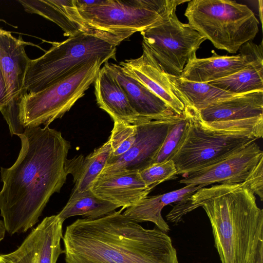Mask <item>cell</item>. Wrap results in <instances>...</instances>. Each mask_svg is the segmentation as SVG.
<instances>
[{
	"mask_svg": "<svg viewBox=\"0 0 263 263\" xmlns=\"http://www.w3.org/2000/svg\"><path fill=\"white\" fill-rule=\"evenodd\" d=\"M18 137L21 148L16 161L0 171V215L10 235L26 232L39 221L70 174L71 145L61 132L49 126L28 127Z\"/></svg>",
	"mask_w": 263,
	"mask_h": 263,
	"instance_id": "cell-1",
	"label": "cell"
},
{
	"mask_svg": "<svg viewBox=\"0 0 263 263\" xmlns=\"http://www.w3.org/2000/svg\"><path fill=\"white\" fill-rule=\"evenodd\" d=\"M123 210L67 226L62 238L66 263H178L170 236L144 228Z\"/></svg>",
	"mask_w": 263,
	"mask_h": 263,
	"instance_id": "cell-2",
	"label": "cell"
},
{
	"mask_svg": "<svg viewBox=\"0 0 263 263\" xmlns=\"http://www.w3.org/2000/svg\"><path fill=\"white\" fill-rule=\"evenodd\" d=\"M200 206L211 222L221 263H248L263 236V211L255 195L243 182L202 187L177 202L166 218L178 222Z\"/></svg>",
	"mask_w": 263,
	"mask_h": 263,
	"instance_id": "cell-3",
	"label": "cell"
},
{
	"mask_svg": "<svg viewBox=\"0 0 263 263\" xmlns=\"http://www.w3.org/2000/svg\"><path fill=\"white\" fill-rule=\"evenodd\" d=\"M187 0H69L64 8L82 31L115 46L159 23Z\"/></svg>",
	"mask_w": 263,
	"mask_h": 263,
	"instance_id": "cell-4",
	"label": "cell"
},
{
	"mask_svg": "<svg viewBox=\"0 0 263 263\" xmlns=\"http://www.w3.org/2000/svg\"><path fill=\"white\" fill-rule=\"evenodd\" d=\"M184 15L188 24L215 47L230 53L252 41L259 30L255 13L235 1H190Z\"/></svg>",
	"mask_w": 263,
	"mask_h": 263,
	"instance_id": "cell-5",
	"label": "cell"
},
{
	"mask_svg": "<svg viewBox=\"0 0 263 263\" xmlns=\"http://www.w3.org/2000/svg\"><path fill=\"white\" fill-rule=\"evenodd\" d=\"M116 50L114 45L84 32L63 42L52 43L41 57L30 59L24 78V92L42 90L94 59L116 60Z\"/></svg>",
	"mask_w": 263,
	"mask_h": 263,
	"instance_id": "cell-6",
	"label": "cell"
},
{
	"mask_svg": "<svg viewBox=\"0 0 263 263\" xmlns=\"http://www.w3.org/2000/svg\"><path fill=\"white\" fill-rule=\"evenodd\" d=\"M97 58L80 66L69 75L34 93L23 92L18 102V119L25 129L49 125L68 111L94 82L102 64Z\"/></svg>",
	"mask_w": 263,
	"mask_h": 263,
	"instance_id": "cell-7",
	"label": "cell"
},
{
	"mask_svg": "<svg viewBox=\"0 0 263 263\" xmlns=\"http://www.w3.org/2000/svg\"><path fill=\"white\" fill-rule=\"evenodd\" d=\"M188 126L183 142L172 158L177 175H184L215 164L255 141L252 134L211 128L197 110L185 106Z\"/></svg>",
	"mask_w": 263,
	"mask_h": 263,
	"instance_id": "cell-8",
	"label": "cell"
},
{
	"mask_svg": "<svg viewBox=\"0 0 263 263\" xmlns=\"http://www.w3.org/2000/svg\"><path fill=\"white\" fill-rule=\"evenodd\" d=\"M176 11L159 23L141 31L142 43L165 73L180 77L187 63L206 39L188 23L178 18Z\"/></svg>",
	"mask_w": 263,
	"mask_h": 263,
	"instance_id": "cell-9",
	"label": "cell"
},
{
	"mask_svg": "<svg viewBox=\"0 0 263 263\" xmlns=\"http://www.w3.org/2000/svg\"><path fill=\"white\" fill-rule=\"evenodd\" d=\"M202 122L214 129L263 135V91L236 95L197 110Z\"/></svg>",
	"mask_w": 263,
	"mask_h": 263,
	"instance_id": "cell-10",
	"label": "cell"
},
{
	"mask_svg": "<svg viewBox=\"0 0 263 263\" xmlns=\"http://www.w3.org/2000/svg\"><path fill=\"white\" fill-rule=\"evenodd\" d=\"M179 115L152 120L137 125L136 140L131 148L118 158H109L101 173L140 172L152 164L171 125Z\"/></svg>",
	"mask_w": 263,
	"mask_h": 263,
	"instance_id": "cell-11",
	"label": "cell"
},
{
	"mask_svg": "<svg viewBox=\"0 0 263 263\" xmlns=\"http://www.w3.org/2000/svg\"><path fill=\"white\" fill-rule=\"evenodd\" d=\"M63 222L58 215L46 217L15 250L0 255L1 263H57L64 253Z\"/></svg>",
	"mask_w": 263,
	"mask_h": 263,
	"instance_id": "cell-12",
	"label": "cell"
},
{
	"mask_svg": "<svg viewBox=\"0 0 263 263\" xmlns=\"http://www.w3.org/2000/svg\"><path fill=\"white\" fill-rule=\"evenodd\" d=\"M262 158L263 152L254 141L215 164L183 175L179 182L203 187L215 183H241Z\"/></svg>",
	"mask_w": 263,
	"mask_h": 263,
	"instance_id": "cell-13",
	"label": "cell"
},
{
	"mask_svg": "<svg viewBox=\"0 0 263 263\" xmlns=\"http://www.w3.org/2000/svg\"><path fill=\"white\" fill-rule=\"evenodd\" d=\"M235 55H219L212 50L209 58L197 57L190 61L180 77L189 81L209 83L230 76L246 67L258 54L263 52L262 42L259 45L249 41Z\"/></svg>",
	"mask_w": 263,
	"mask_h": 263,
	"instance_id": "cell-14",
	"label": "cell"
},
{
	"mask_svg": "<svg viewBox=\"0 0 263 263\" xmlns=\"http://www.w3.org/2000/svg\"><path fill=\"white\" fill-rule=\"evenodd\" d=\"M142 49L143 52L140 57L121 62L120 65L125 74L163 100L175 114H182L185 106L173 91L165 73L143 43Z\"/></svg>",
	"mask_w": 263,
	"mask_h": 263,
	"instance_id": "cell-15",
	"label": "cell"
},
{
	"mask_svg": "<svg viewBox=\"0 0 263 263\" xmlns=\"http://www.w3.org/2000/svg\"><path fill=\"white\" fill-rule=\"evenodd\" d=\"M152 189L136 171L101 173L90 189L98 197L124 209L138 203Z\"/></svg>",
	"mask_w": 263,
	"mask_h": 263,
	"instance_id": "cell-16",
	"label": "cell"
},
{
	"mask_svg": "<svg viewBox=\"0 0 263 263\" xmlns=\"http://www.w3.org/2000/svg\"><path fill=\"white\" fill-rule=\"evenodd\" d=\"M30 43L21 36L14 37L0 29V69L4 78L10 101V108L18 104L24 92V81L30 59L25 47Z\"/></svg>",
	"mask_w": 263,
	"mask_h": 263,
	"instance_id": "cell-17",
	"label": "cell"
},
{
	"mask_svg": "<svg viewBox=\"0 0 263 263\" xmlns=\"http://www.w3.org/2000/svg\"><path fill=\"white\" fill-rule=\"evenodd\" d=\"M93 83L98 105L114 121L136 125L152 120L141 117L133 108L123 90L104 66L100 68Z\"/></svg>",
	"mask_w": 263,
	"mask_h": 263,
	"instance_id": "cell-18",
	"label": "cell"
},
{
	"mask_svg": "<svg viewBox=\"0 0 263 263\" xmlns=\"http://www.w3.org/2000/svg\"><path fill=\"white\" fill-rule=\"evenodd\" d=\"M104 66L117 81L131 106L140 116L157 120L176 115L163 100L144 85L125 74L120 65L108 61Z\"/></svg>",
	"mask_w": 263,
	"mask_h": 263,
	"instance_id": "cell-19",
	"label": "cell"
},
{
	"mask_svg": "<svg viewBox=\"0 0 263 263\" xmlns=\"http://www.w3.org/2000/svg\"><path fill=\"white\" fill-rule=\"evenodd\" d=\"M202 187H204L188 185L163 194L147 196L137 204L126 208L123 214L138 222H152L159 230L166 233L170 228L162 216V209L170 203L186 200Z\"/></svg>",
	"mask_w": 263,
	"mask_h": 263,
	"instance_id": "cell-20",
	"label": "cell"
},
{
	"mask_svg": "<svg viewBox=\"0 0 263 263\" xmlns=\"http://www.w3.org/2000/svg\"><path fill=\"white\" fill-rule=\"evenodd\" d=\"M171 85L173 91L185 106L199 110L234 95L209 83L187 80L180 77L165 73Z\"/></svg>",
	"mask_w": 263,
	"mask_h": 263,
	"instance_id": "cell-21",
	"label": "cell"
},
{
	"mask_svg": "<svg viewBox=\"0 0 263 263\" xmlns=\"http://www.w3.org/2000/svg\"><path fill=\"white\" fill-rule=\"evenodd\" d=\"M109 139L85 157L82 155L69 159L70 174L73 177L74 189L79 192L90 189L93 181L101 174L110 156Z\"/></svg>",
	"mask_w": 263,
	"mask_h": 263,
	"instance_id": "cell-22",
	"label": "cell"
},
{
	"mask_svg": "<svg viewBox=\"0 0 263 263\" xmlns=\"http://www.w3.org/2000/svg\"><path fill=\"white\" fill-rule=\"evenodd\" d=\"M208 83L234 95L263 91V52L239 71Z\"/></svg>",
	"mask_w": 263,
	"mask_h": 263,
	"instance_id": "cell-23",
	"label": "cell"
},
{
	"mask_svg": "<svg viewBox=\"0 0 263 263\" xmlns=\"http://www.w3.org/2000/svg\"><path fill=\"white\" fill-rule=\"evenodd\" d=\"M119 208L96 196L89 189L79 192L74 189L66 204L57 214L62 220L74 216L95 219L108 214Z\"/></svg>",
	"mask_w": 263,
	"mask_h": 263,
	"instance_id": "cell-24",
	"label": "cell"
},
{
	"mask_svg": "<svg viewBox=\"0 0 263 263\" xmlns=\"http://www.w3.org/2000/svg\"><path fill=\"white\" fill-rule=\"evenodd\" d=\"M24 10L30 13L40 15L58 25L64 35L74 36L82 32L80 26L67 15L64 6L66 1L19 0Z\"/></svg>",
	"mask_w": 263,
	"mask_h": 263,
	"instance_id": "cell-25",
	"label": "cell"
},
{
	"mask_svg": "<svg viewBox=\"0 0 263 263\" xmlns=\"http://www.w3.org/2000/svg\"><path fill=\"white\" fill-rule=\"evenodd\" d=\"M187 126L188 122L184 111L170 127L152 164L171 160L183 141Z\"/></svg>",
	"mask_w": 263,
	"mask_h": 263,
	"instance_id": "cell-26",
	"label": "cell"
},
{
	"mask_svg": "<svg viewBox=\"0 0 263 263\" xmlns=\"http://www.w3.org/2000/svg\"><path fill=\"white\" fill-rule=\"evenodd\" d=\"M109 139L111 145L109 158H118L127 152L133 145L137 136V125L114 121Z\"/></svg>",
	"mask_w": 263,
	"mask_h": 263,
	"instance_id": "cell-27",
	"label": "cell"
},
{
	"mask_svg": "<svg viewBox=\"0 0 263 263\" xmlns=\"http://www.w3.org/2000/svg\"><path fill=\"white\" fill-rule=\"evenodd\" d=\"M139 173L146 185L152 189L163 181L174 179L177 175L172 160L152 164Z\"/></svg>",
	"mask_w": 263,
	"mask_h": 263,
	"instance_id": "cell-28",
	"label": "cell"
},
{
	"mask_svg": "<svg viewBox=\"0 0 263 263\" xmlns=\"http://www.w3.org/2000/svg\"><path fill=\"white\" fill-rule=\"evenodd\" d=\"M263 158L251 171L246 180L245 185L255 195H258L261 201L263 200Z\"/></svg>",
	"mask_w": 263,
	"mask_h": 263,
	"instance_id": "cell-29",
	"label": "cell"
},
{
	"mask_svg": "<svg viewBox=\"0 0 263 263\" xmlns=\"http://www.w3.org/2000/svg\"><path fill=\"white\" fill-rule=\"evenodd\" d=\"M0 111L4 118H6L10 111V101L5 81L0 69Z\"/></svg>",
	"mask_w": 263,
	"mask_h": 263,
	"instance_id": "cell-30",
	"label": "cell"
},
{
	"mask_svg": "<svg viewBox=\"0 0 263 263\" xmlns=\"http://www.w3.org/2000/svg\"><path fill=\"white\" fill-rule=\"evenodd\" d=\"M248 263H263V236L260 238Z\"/></svg>",
	"mask_w": 263,
	"mask_h": 263,
	"instance_id": "cell-31",
	"label": "cell"
},
{
	"mask_svg": "<svg viewBox=\"0 0 263 263\" xmlns=\"http://www.w3.org/2000/svg\"><path fill=\"white\" fill-rule=\"evenodd\" d=\"M6 232L3 220H0V242L3 240Z\"/></svg>",
	"mask_w": 263,
	"mask_h": 263,
	"instance_id": "cell-32",
	"label": "cell"
},
{
	"mask_svg": "<svg viewBox=\"0 0 263 263\" xmlns=\"http://www.w3.org/2000/svg\"><path fill=\"white\" fill-rule=\"evenodd\" d=\"M262 1H258V9H259V16H260V20L261 23H262Z\"/></svg>",
	"mask_w": 263,
	"mask_h": 263,
	"instance_id": "cell-33",
	"label": "cell"
},
{
	"mask_svg": "<svg viewBox=\"0 0 263 263\" xmlns=\"http://www.w3.org/2000/svg\"><path fill=\"white\" fill-rule=\"evenodd\" d=\"M0 263H1V260H0Z\"/></svg>",
	"mask_w": 263,
	"mask_h": 263,
	"instance_id": "cell-34",
	"label": "cell"
},
{
	"mask_svg": "<svg viewBox=\"0 0 263 263\" xmlns=\"http://www.w3.org/2000/svg\"><path fill=\"white\" fill-rule=\"evenodd\" d=\"M0 21H1V20H0Z\"/></svg>",
	"mask_w": 263,
	"mask_h": 263,
	"instance_id": "cell-35",
	"label": "cell"
}]
</instances>
